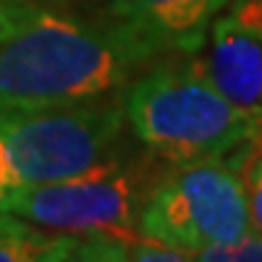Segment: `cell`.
<instances>
[{"instance_id":"6da1fadb","label":"cell","mask_w":262,"mask_h":262,"mask_svg":"<svg viewBox=\"0 0 262 262\" xmlns=\"http://www.w3.org/2000/svg\"><path fill=\"white\" fill-rule=\"evenodd\" d=\"M163 54L113 11L86 16L43 0L0 38V110L121 91Z\"/></svg>"},{"instance_id":"7a4b0ae2","label":"cell","mask_w":262,"mask_h":262,"mask_svg":"<svg viewBox=\"0 0 262 262\" xmlns=\"http://www.w3.org/2000/svg\"><path fill=\"white\" fill-rule=\"evenodd\" d=\"M121 102L126 128L161 163H241L262 134V126L211 83L195 54H163L123 86Z\"/></svg>"},{"instance_id":"3957f363","label":"cell","mask_w":262,"mask_h":262,"mask_svg":"<svg viewBox=\"0 0 262 262\" xmlns=\"http://www.w3.org/2000/svg\"><path fill=\"white\" fill-rule=\"evenodd\" d=\"M121 91L0 110V171L6 193L80 174L121 147L126 134Z\"/></svg>"},{"instance_id":"277c9868","label":"cell","mask_w":262,"mask_h":262,"mask_svg":"<svg viewBox=\"0 0 262 262\" xmlns=\"http://www.w3.org/2000/svg\"><path fill=\"white\" fill-rule=\"evenodd\" d=\"M142 147L126 142L97 166L56 182L14 187L0 198V211L54 233L137 230L152 182L163 166Z\"/></svg>"},{"instance_id":"5b68a950","label":"cell","mask_w":262,"mask_h":262,"mask_svg":"<svg viewBox=\"0 0 262 262\" xmlns=\"http://www.w3.org/2000/svg\"><path fill=\"white\" fill-rule=\"evenodd\" d=\"M246 185L238 163L198 158L163 166L139 211L137 230L195 254L249 233Z\"/></svg>"},{"instance_id":"8992f818","label":"cell","mask_w":262,"mask_h":262,"mask_svg":"<svg viewBox=\"0 0 262 262\" xmlns=\"http://www.w3.org/2000/svg\"><path fill=\"white\" fill-rule=\"evenodd\" d=\"M201 51L211 83L262 126V0H233L222 8Z\"/></svg>"},{"instance_id":"52a82bcc","label":"cell","mask_w":262,"mask_h":262,"mask_svg":"<svg viewBox=\"0 0 262 262\" xmlns=\"http://www.w3.org/2000/svg\"><path fill=\"white\" fill-rule=\"evenodd\" d=\"M228 0H110V11L166 54H198Z\"/></svg>"},{"instance_id":"ba28073f","label":"cell","mask_w":262,"mask_h":262,"mask_svg":"<svg viewBox=\"0 0 262 262\" xmlns=\"http://www.w3.org/2000/svg\"><path fill=\"white\" fill-rule=\"evenodd\" d=\"M56 235L46 233L16 214L0 211V262H38L51 259Z\"/></svg>"},{"instance_id":"9c48e42d","label":"cell","mask_w":262,"mask_h":262,"mask_svg":"<svg viewBox=\"0 0 262 262\" xmlns=\"http://www.w3.org/2000/svg\"><path fill=\"white\" fill-rule=\"evenodd\" d=\"M195 259L204 262H262V233L257 228H252L249 233H244L241 238L228 244H214L204 252H198Z\"/></svg>"},{"instance_id":"30bf717a","label":"cell","mask_w":262,"mask_h":262,"mask_svg":"<svg viewBox=\"0 0 262 262\" xmlns=\"http://www.w3.org/2000/svg\"><path fill=\"white\" fill-rule=\"evenodd\" d=\"M244 185H246V198H249V214H252V225L262 233V134L249 152L244 156Z\"/></svg>"},{"instance_id":"8fae6325","label":"cell","mask_w":262,"mask_h":262,"mask_svg":"<svg viewBox=\"0 0 262 262\" xmlns=\"http://www.w3.org/2000/svg\"><path fill=\"white\" fill-rule=\"evenodd\" d=\"M43 0H0V38L19 27Z\"/></svg>"},{"instance_id":"7c38bea8","label":"cell","mask_w":262,"mask_h":262,"mask_svg":"<svg viewBox=\"0 0 262 262\" xmlns=\"http://www.w3.org/2000/svg\"><path fill=\"white\" fill-rule=\"evenodd\" d=\"M3 193H6V187H3V171H0V198H3Z\"/></svg>"},{"instance_id":"4fadbf2b","label":"cell","mask_w":262,"mask_h":262,"mask_svg":"<svg viewBox=\"0 0 262 262\" xmlns=\"http://www.w3.org/2000/svg\"><path fill=\"white\" fill-rule=\"evenodd\" d=\"M51 3H64L67 6V3H75V0H51Z\"/></svg>"}]
</instances>
